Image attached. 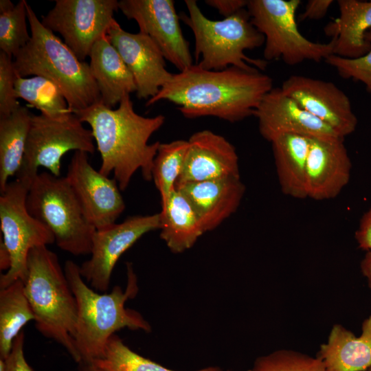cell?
<instances>
[{
	"instance_id": "42",
	"label": "cell",
	"mask_w": 371,
	"mask_h": 371,
	"mask_svg": "<svg viewBox=\"0 0 371 371\" xmlns=\"http://www.w3.org/2000/svg\"><path fill=\"white\" fill-rule=\"evenodd\" d=\"M15 5L10 0L0 1V14L7 12L14 8Z\"/></svg>"
},
{
	"instance_id": "39",
	"label": "cell",
	"mask_w": 371,
	"mask_h": 371,
	"mask_svg": "<svg viewBox=\"0 0 371 371\" xmlns=\"http://www.w3.org/2000/svg\"><path fill=\"white\" fill-rule=\"evenodd\" d=\"M361 271L367 279L368 286L371 289V251H367L361 260Z\"/></svg>"
},
{
	"instance_id": "22",
	"label": "cell",
	"mask_w": 371,
	"mask_h": 371,
	"mask_svg": "<svg viewBox=\"0 0 371 371\" xmlns=\"http://www.w3.org/2000/svg\"><path fill=\"white\" fill-rule=\"evenodd\" d=\"M327 371H363L371 367V315L357 337L340 324H335L327 341L317 354Z\"/></svg>"
},
{
	"instance_id": "23",
	"label": "cell",
	"mask_w": 371,
	"mask_h": 371,
	"mask_svg": "<svg viewBox=\"0 0 371 371\" xmlns=\"http://www.w3.org/2000/svg\"><path fill=\"white\" fill-rule=\"evenodd\" d=\"M89 63L100 93V101L113 109L127 95L136 92L134 78L106 35L93 45Z\"/></svg>"
},
{
	"instance_id": "27",
	"label": "cell",
	"mask_w": 371,
	"mask_h": 371,
	"mask_svg": "<svg viewBox=\"0 0 371 371\" xmlns=\"http://www.w3.org/2000/svg\"><path fill=\"white\" fill-rule=\"evenodd\" d=\"M34 315L24 291L22 279L0 290V358L9 355L14 339Z\"/></svg>"
},
{
	"instance_id": "43",
	"label": "cell",
	"mask_w": 371,
	"mask_h": 371,
	"mask_svg": "<svg viewBox=\"0 0 371 371\" xmlns=\"http://www.w3.org/2000/svg\"><path fill=\"white\" fill-rule=\"evenodd\" d=\"M363 371H371V367H370L369 368H368L367 370H363Z\"/></svg>"
},
{
	"instance_id": "6",
	"label": "cell",
	"mask_w": 371,
	"mask_h": 371,
	"mask_svg": "<svg viewBox=\"0 0 371 371\" xmlns=\"http://www.w3.org/2000/svg\"><path fill=\"white\" fill-rule=\"evenodd\" d=\"M188 14L181 20L192 30L197 65L207 70L220 71L236 67L247 71L264 69L267 61L245 54L265 44V36L252 25L247 9L222 20L207 18L194 0H186Z\"/></svg>"
},
{
	"instance_id": "7",
	"label": "cell",
	"mask_w": 371,
	"mask_h": 371,
	"mask_svg": "<svg viewBox=\"0 0 371 371\" xmlns=\"http://www.w3.org/2000/svg\"><path fill=\"white\" fill-rule=\"evenodd\" d=\"M26 206L51 231L60 249L74 256L91 254L96 229L87 220L65 177L38 172L30 186Z\"/></svg>"
},
{
	"instance_id": "37",
	"label": "cell",
	"mask_w": 371,
	"mask_h": 371,
	"mask_svg": "<svg viewBox=\"0 0 371 371\" xmlns=\"http://www.w3.org/2000/svg\"><path fill=\"white\" fill-rule=\"evenodd\" d=\"M355 236L359 248L371 251V207L361 217Z\"/></svg>"
},
{
	"instance_id": "4",
	"label": "cell",
	"mask_w": 371,
	"mask_h": 371,
	"mask_svg": "<svg viewBox=\"0 0 371 371\" xmlns=\"http://www.w3.org/2000/svg\"><path fill=\"white\" fill-rule=\"evenodd\" d=\"M31 39L13 58L16 76L34 75L52 82L64 95L71 113L100 101L89 63L80 60L53 32L45 27L26 3Z\"/></svg>"
},
{
	"instance_id": "26",
	"label": "cell",
	"mask_w": 371,
	"mask_h": 371,
	"mask_svg": "<svg viewBox=\"0 0 371 371\" xmlns=\"http://www.w3.org/2000/svg\"><path fill=\"white\" fill-rule=\"evenodd\" d=\"M32 115L27 106L20 105L10 115L0 117V192L21 166Z\"/></svg>"
},
{
	"instance_id": "2",
	"label": "cell",
	"mask_w": 371,
	"mask_h": 371,
	"mask_svg": "<svg viewBox=\"0 0 371 371\" xmlns=\"http://www.w3.org/2000/svg\"><path fill=\"white\" fill-rule=\"evenodd\" d=\"M72 113L91 126L101 157L99 171L108 177L113 173L121 191L126 189L138 170L145 180H153V162L160 142L148 144V140L164 125V115L147 117L137 114L130 95L116 109L100 101Z\"/></svg>"
},
{
	"instance_id": "32",
	"label": "cell",
	"mask_w": 371,
	"mask_h": 371,
	"mask_svg": "<svg viewBox=\"0 0 371 371\" xmlns=\"http://www.w3.org/2000/svg\"><path fill=\"white\" fill-rule=\"evenodd\" d=\"M247 371H327L317 356L288 349H280L256 358Z\"/></svg>"
},
{
	"instance_id": "8",
	"label": "cell",
	"mask_w": 371,
	"mask_h": 371,
	"mask_svg": "<svg viewBox=\"0 0 371 371\" xmlns=\"http://www.w3.org/2000/svg\"><path fill=\"white\" fill-rule=\"evenodd\" d=\"M300 0H249L247 10L252 25L265 36V60L281 59L289 65L305 60L320 62L333 54L334 41L322 43L300 32L295 14Z\"/></svg>"
},
{
	"instance_id": "15",
	"label": "cell",
	"mask_w": 371,
	"mask_h": 371,
	"mask_svg": "<svg viewBox=\"0 0 371 371\" xmlns=\"http://www.w3.org/2000/svg\"><path fill=\"white\" fill-rule=\"evenodd\" d=\"M305 111L329 126L341 138L352 133L358 120L346 94L331 82L291 75L280 87Z\"/></svg>"
},
{
	"instance_id": "13",
	"label": "cell",
	"mask_w": 371,
	"mask_h": 371,
	"mask_svg": "<svg viewBox=\"0 0 371 371\" xmlns=\"http://www.w3.org/2000/svg\"><path fill=\"white\" fill-rule=\"evenodd\" d=\"M88 222L102 229L114 223L125 209L116 180L96 170L88 153L75 151L65 176Z\"/></svg>"
},
{
	"instance_id": "40",
	"label": "cell",
	"mask_w": 371,
	"mask_h": 371,
	"mask_svg": "<svg viewBox=\"0 0 371 371\" xmlns=\"http://www.w3.org/2000/svg\"><path fill=\"white\" fill-rule=\"evenodd\" d=\"M11 267V257L3 241L0 240V269L8 271Z\"/></svg>"
},
{
	"instance_id": "31",
	"label": "cell",
	"mask_w": 371,
	"mask_h": 371,
	"mask_svg": "<svg viewBox=\"0 0 371 371\" xmlns=\"http://www.w3.org/2000/svg\"><path fill=\"white\" fill-rule=\"evenodd\" d=\"M27 1L20 0L14 8L0 14V49L14 58L30 41L27 27Z\"/></svg>"
},
{
	"instance_id": "3",
	"label": "cell",
	"mask_w": 371,
	"mask_h": 371,
	"mask_svg": "<svg viewBox=\"0 0 371 371\" xmlns=\"http://www.w3.org/2000/svg\"><path fill=\"white\" fill-rule=\"evenodd\" d=\"M64 271L78 306L74 344L80 361L101 358L109 339L122 328L151 330L150 324L139 313L125 308L126 302L135 297L138 291L136 275L131 263H127L125 291L117 285L109 293L104 294L95 292L85 283L79 266L74 261L65 262Z\"/></svg>"
},
{
	"instance_id": "5",
	"label": "cell",
	"mask_w": 371,
	"mask_h": 371,
	"mask_svg": "<svg viewBox=\"0 0 371 371\" xmlns=\"http://www.w3.org/2000/svg\"><path fill=\"white\" fill-rule=\"evenodd\" d=\"M23 281L36 329L63 346L78 363L74 344L78 306L58 256L46 245L32 248Z\"/></svg>"
},
{
	"instance_id": "11",
	"label": "cell",
	"mask_w": 371,
	"mask_h": 371,
	"mask_svg": "<svg viewBox=\"0 0 371 371\" xmlns=\"http://www.w3.org/2000/svg\"><path fill=\"white\" fill-rule=\"evenodd\" d=\"M118 9L117 0H56L41 22L58 33L77 58L85 61L95 43L106 35Z\"/></svg>"
},
{
	"instance_id": "28",
	"label": "cell",
	"mask_w": 371,
	"mask_h": 371,
	"mask_svg": "<svg viewBox=\"0 0 371 371\" xmlns=\"http://www.w3.org/2000/svg\"><path fill=\"white\" fill-rule=\"evenodd\" d=\"M16 98L25 100L32 107L52 118L60 119L71 112L60 89L50 80L41 76H16Z\"/></svg>"
},
{
	"instance_id": "19",
	"label": "cell",
	"mask_w": 371,
	"mask_h": 371,
	"mask_svg": "<svg viewBox=\"0 0 371 371\" xmlns=\"http://www.w3.org/2000/svg\"><path fill=\"white\" fill-rule=\"evenodd\" d=\"M188 142L183 170L176 184L240 177L236 148L224 137L203 130Z\"/></svg>"
},
{
	"instance_id": "38",
	"label": "cell",
	"mask_w": 371,
	"mask_h": 371,
	"mask_svg": "<svg viewBox=\"0 0 371 371\" xmlns=\"http://www.w3.org/2000/svg\"><path fill=\"white\" fill-rule=\"evenodd\" d=\"M205 3L218 10L225 18L247 8V0H206Z\"/></svg>"
},
{
	"instance_id": "29",
	"label": "cell",
	"mask_w": 371,
	"mask_h": 371,
	"mask_svg": "<svg viewBox=\"0 0 371 371\" xmlns=\"http://www.w3.org/2000/svg\"><path fill=\"white\" fill-rule=\"evenodd\" d=\"M188 147V140L178 139L159 144L153 167V180L164 205L180 177Z\"/></svg>"
},
{
	"instance_id": "17",
	"label": "cell",
	"mask_w": 371,
	"mask_h": 371,
	"mask_svg": "<svg viewBox=\"0 0 371 371\" xmlns=\"http://www.w3.org/2000/svg\"><path fill=\"white\" fill-rule=\"evenodd\" d=\"M254 115L258 119L260 135L269 142L283 134L341 138L329 126L302 108L281 88H273L269 91L256 109Z\"/></svg>"
},
{
	"instance_id": "25",
	"label": "cell",
	"mask_w": 371,
	"mask_h": 371,
	"mask_svg": "<svg viewBox=\"0 0 371 371\" xmlns=\"http://www.w3.org/2000/svg\"><path fill=\"white\" fill-rule=\"evenodd\" d=\"M159 214L160 237L173 253L191 248L205 233L190 204L175 188Z\"/></svg>"
},
{
	"instance_id": "1",
	"label": "cell",
	"mask_w": 371,
	"mask_h": 371,
	"mask_svg": "<svg viewBox=\"0 0 371 371\" xmlns=\"http://www.w3.org/2000/svg\"><path fill=\"white\" fill-rule=\"evenodd\" d=\"M272 89V78L259 70L229 67L213 71L196 64L173 74L146 106L168 100L186 118L214 116L235 122L254 115Z\"/></svg>"
},
{
	"instance_id": "14",
	"label": "cell",
	"mask_w": 371,
	"mask_h": 371,
	"mask_svg": "<svg viewBox=\"0 0 371 371\" xmlns=\"http://www.w3.org/2000/svg\"><path fill=\"white\" fill-rule=\"evenodd\" d=\"M119 10L134 20L139 32L158 46L166 60L180 71L192 66L188 43L183 36L172 0H121Z\"/></svg>"
},
{
	"instance_id": "41",
	"label": "cell",
	"mask_w": 371,
	"mask_h": 371,
	"mask_svg": "<svg viewBox=\"0 0 371 371\" xmlns=\"http://www.w3.org/2000/svg\"><path fill=\"white\" fill-rule=\"evenodd\" d=\"M78 371H100L91 361H82L78 363Z\"/></svg>"
},
{
	"instance_id": "24",
	"label": "cell",
	"mask_w": 371,
	"mask_h": 371,
	"mask_svg": "<svg viewBox=\"0 0 371 371\" xmlns=\"http://www.w3.org/2000/svg\"><path fill=\"white\" fill-rule=\"evenodd\" d=\"M311 137L283 134L271 143L282 192L295 199L306 198V164Z\"/></svg>"
},
{
	"instance_id": "34",
	"label": "cell",
	"mask_w": 371,
	"mask_h": 371,
	"mask_svg": "<svg viewBox=\"0 0 371 371\" xmlns=\"http://www.w3.org/2000/svg\"><path fill=\"white\" fill-rule=\"evenodd\" d=\"M13 58L0 52V117L12 113L21 104L15 94Z\"/></svg>"
},
{
	"instance_id": "12",
	"label": "cell",
	"mask_w": 371,
	"mask_h": 371,
	"mask_svg": "<svg viewBox=\"0 0 371 371\" xmlns=\"http://www.w3.org/2000/svg\"><path fill=\"white\" fill-rule=\"evenodd\" d=\"M160 228V214L136 215L96 229L91 258L79 266L80 275L95 290L108 291L114 267L128 249L145 234Z\"/></svg>"
},
{
	"instance_id": "21",
	"label": "cell",
	"mask_w": 371,
	"mask_h": 371,
	"mask_svg": "<svg viewBox=\"0 0 371 371\" xmlns=\"http://www.w3.org/2000/svg\"><path fill=\"white\" fill-rule=\"evenodd\" d=\"M339 16L324 28L334 41L333 55L349 59L360 58L371 50L366 34L371 29V1L339 0Z\"/></svg>"
},
{
	"instance_id": "18",
	"label": "cell",
	"mask_w": 371,
	"mask_h": 371,
	"mask_svg": "<svg viewBox=\"0 0 371 371\" xmlns=\"http://www.w3.org/2000/svg\"><path fill=\"white\" fill-rule=\"evenodd\" d=\"M344 139L311 137L306 164V198L334 199L349 182L352 163Z\"/></svg>"
},
{
	"instance_id": "9",
	"label": "cell",
	"mask_w": 371,
	"mask_h": 371,
	"mask_svg": "<svg viewBox=\"0 0 371 371\" xmlns=\"http://www.w3.org/2000/svg\"><path fill=\"white\" fill-rule=\"evenodd\" d=\"M91 130L84 127L74 113L60 119L43 113L32 115L21 166L16 179L30 186L43 167L60 175L61 159L70 150L93 154L95 150Z\"/></svg>"
},
{
	"instance_id": "30",
	"label": "cell",
	"mask_w": 371,
	"mask_h": 371,
	"mask_svg": "<svg viewBox=\"0 0 371 371\" xmlns=\"http://www.w3.org/2000/svg\"><path fill=\"white\" fill-rule=\"evenodd\" d=\"M91 362L100 371H175L135 352L115 334L109 339L103 356ZM196 371L222 370L211 366Z\"/></svg>"
},
{
	"instance_id": "33",
	"label": "cell",
	"mask_w": 371,
	"mask_h": 371,
	"mask_svg": "<svg viewBox=\"0 0 371 371\" xmlns=\"http://www.w3.org/2000/svg\"><path fill=\"white\" fill-rule=\"evenodd\" d=\"M366 39L371 43V29L366 34ZM334 67L338 74L345 79L362 82L371 93V50L366 55L355 59L331 55L325 60Z\"/></svg>"
},
{
	"instance_id": "20",
	"label": "cell",
	"mask_w": 371,
	"mask_h": 371,
	"mask_svg": "<svg viewBox=\"0 0 371 371\" xmlns=\"http://www.w3.org/2000/svg\"><path fill=\"white\" fill-rule=\"evenodd\" d=\"M175 188L189 202L205 232L234 214L245 192L240 177L186 182L176 184Z\"/></svg>"
},
{
	"instance_id": "10",
	"label": "cell",
	"mask_w": 371,
	"mask_h": 371,
	"mask_svg": "<svg viewBox=\"0 0 371 371\" xmlns=\"http://www.w3.org/2000/svg\"><path fill=\"white\" fill-rule=\"evenodd\" d=\"M30 186L18 179L10 181L0 196L1 236L11 257V267L0 278L3 289L27 273L30 251L55 242L51 231L28 212L26 199Z\"/></svg>"
},
{
	"instance_id": "36",
	"label": "cell",
	"mask_w": 371,
	"mask_h": 371,
	"mask_svg": "<svg viewBox=\"0 0 371 371\" xmlns=\"http://www.w3.org/2000/svg\"><path fill=\"white\" fill-rule=\"evenodd\" d=\"M333 0H309L304 11L300 16V21L319 20L324 17L333 3Z\"/></svg>"
},
{
	"instance_id": "35",
	"label": "cell",
	"mask_w": 371,
	"mask_h": 371,
	"mask_svg": "<svg viewBox=\"0 0 371 371\" xmlns=\"http://www.w3.org/2000/svg\"><path fill=\"white\" fill-rule=\"evenodd\" d=\"M24 342L25 333L22 330L14 339L11 351L5 359L6 371H34L25 358Z\"/></svg>"
},
{
	"instance_id": "16",
	"label": "cell",
	"mask_w": 371,
	"mask_h": 371,
	"mask_svg": "<svg viewBox=\"0 0 371 371\" xmlns=\"http://www.w3.org/2000/svg\"><path fill=\"white\" fill-rule=\"evenodd\" d=\"M106 35L131 71L137 98L155 96L173 75L166 69L165 58L156 43L140 32L125 31L115 19Z\"/></svg>"
}]
</instances>
